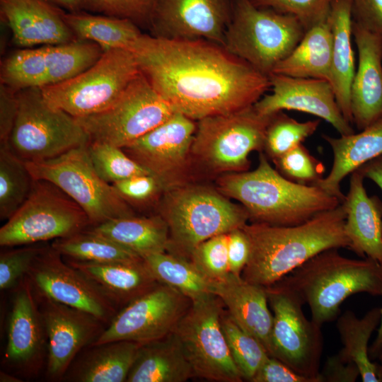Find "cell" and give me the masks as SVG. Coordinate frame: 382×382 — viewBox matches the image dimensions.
Masks as SVG:
<instances>
[{"label": "cell", "mask_w": 382, "mask_h": 382, "mask_svg": "<svg viewBox=\"0 0 382 382\" xmlns=\"http://www.w3.org/2000/svg\"><path fill=\"white\" fill-rule=\"evenodd\" d=\"M103 52L97 44L82 40L22 48L1 62V83L16 92L56 85L91 67Z\"/></svg>", "instance_id": "obj_15"}, {"label": "cell", "mask_w": 382, "mask_h": 382, "mask_svg": "<svg viewBox=\"0 0 382 382\" xmlns=\"http://www.w3.org/2000/svg\"><path fill=\"white\" fill-rule=\"evenodd\" d=\"M175 112L170 103L140 71L109 108L76 118L88 134L90 141L123 148L164 122Z\"/></svg>", "instance_id": "obj_12"}, {"label": "cell", "mask_w": 382, "mask_h": 382, "mask_svg": "<svg viewBox=\"0 0 382 382\" xmlns=\"http://www.w3.org/2000/svg\"><path fill=\"white\" fill-rule=\"evenodd\" d=\"M265 288L273 315L271 357L321 382L322 326L306 317L304 303L294 292L277 284Z\"/></svg>", "instance_id": "obj_14"}, {"label": "cell", "mask_w": 382, "mask_h": 382, "mask_svg": "<svg viewBox=\"0 0 382 382\" xmlns=\"http://www.w3.org/2000/svg\"><path fill=\"white\" fill-rule=\"evenodd\" d=\"M191 300L164 284L133 299L117 313L90 346L127 340L146 344L172 332Z\"/></svg>", "instance_id": "obj_16"}, {"label": "cell", "mask_w": 382, "mask_h": 382, "mask_svg": "<svg viewBox=\"0 0 382 382\" xmlns=\"http://www.w3.org/2000/svg\"><path fill=\"white\" fill-rule=\"evenodd\" d=\"M217 185L221 193L241 202L254 223L295 226L342 203L317 185L288 180L262 152L255 170L226 173Z\"/></svg>", "instance_id": "obj_3"}, {"label": "cell", "mask_w": 382, "mask_h": 382, "mask_svg": "<svg viewBox=\"0 0 382 382\" xmlns=\"http://www.w3.org/2000/svg\"><path fill=\"white\" fill-rule=\"evenodd\" d=\"M382 352V308L381 318L377 329L376 337L373 343L369 347V356L371 360L378 359Z\"/></svg>", "instance_id": "obj_54"}, {"label": "cell", "mask_w": 382, "mask_h": 382, "mask_svg": "<svg viewBox=\"0 0 382 382\" xmlns=\"http://www.w3.org/2000/svg\"><path fill=\"white\" fill-rule=\"evenodd\" d=\"M272 115L259 113L253 105L197 121L192 158L213 173L247 171L250 154L263 151Z\"/></svg>", "instance_id": "obj_7"}, {"label": "cell", "mask_w": 382, "mask_h": 382, "mask_svg": "<svg viewBox=\"0 0 382 382\" xmlns=\"http://www.w3.org/2000/svg\"><path fill=\"white\" fill-rule=\"evenodd\" d=\"M66 262L91 280L117 306H126L158 282L144 258L124 262Z\"/></svg>", "instance_id": "obj_27"}, {"label": "cell", "mask_w": 382, "mask_h": 382, "mask_svg": "<svg viewBox=\"0 0 382 382\" xmlns=\"http://www.w3.org/2000/svg\"><path fill=\"white\" fill-rule=\"evenodd\" d=\"M139 73L130 50L112 49L103 52L93 65L81 74L41 91L51 106L74 117H83L112 105Z\"/></svg>", "instance_id": "obj_9"}, {"label": "cell", "mask_w": 382, "mask_h": 382, "mask_svg": "<svg viewBox=\"0 0 382 382\" xmlns=\"http://www.w3.org/2000/svg\"><path fill=\"white\" fill-rule=\"evenodd\" d=\"M90 231L137 253L142 258L165 252L169 245V230L160 215L121 217L91 226Z\"/></svg>", "instance_id": "obj_33"}, {"label": "cell", "mask_w": 382, "mask_h": 382, "mask_svg": "<svg viewBox=\"0 0 382 382\" xmlns=\"http://www.w3.org/2000/svg\"><path fill=\"white\" fill-rule=\"evenodd\" d=\"M16 91L0 83V146L8 145L18 113Z\"/></svg>", "instance_id": "obj_51"}, {"label": "cell", "mask_w": 382, "mask_h": 382, "mask_svg": "<svg viewBox=\"0 0 382 382\" xmlns=\"http://www.w3.org/2000/svg\"><path fill=\"white\" fill-rule=\"evenodd\" d=\"M33 179L25 161L8 146H0V219L8 220L23 204Z\"/></svg>", "instance_id": "obj_38"}, {"label": "cell", "mask_w": 382, "mask_h": 382, "mask_svg": "<svg viewBox=\"0 0 382 382\" xmlns=\"http://www.w3.org/2000/svg\"><path fill=\"white\" fill-rule=\"evenodd\" d=\"M64 11L47 0H0V13L15 45L22 48L61 45L76 39Z\"/></svg>", "instance_id": "obj_22"}, {"label": "cell", "mask_w": 382, "mask_h": 382, "mask_svg": "<svg viewBox=\"0 0 382 382\" xmlns=\"http://www.w3.org/2000/svg\"><path fill=\"white\" fill-rule=\"evenodd\" d=\"M352 21L382 38V0H351Z\"/></svg>", "instance_id": "obj_48"}, {"label": "cell", "mask_w": 382, "mask_h": 382, "mask_svg": "<svg viewBox=\"0 0 382 382\" xmlns=\"http://www.w3.org/2000/svg\"><path fill=\"white\" fill-rule=\"evenodd\" d=\"M251 382H318L313 378L298 374L275 357L270 356Z\"/></svg>", "instance_id": "obj_49"}, {"label": "cell", "mask_w": 382, "mask_h": 382, "mask_svg": "<svg viewBox=\"0 0 382 382\" xmlns=\"http://www.w3.org/2000/svg\"><path fill=\"white\" fill-rule=\"evenodd\" d=\"M358 65L350 89L352 122L362 130L382 118V38L353 22Z\"/></svg>", "instance_id": "obj_23"}, {"label": "cell", "mask_w": 382, "mask_h": 382, "mask_svg": "<svg viewBox=\"0 0 382 382\" xmlns=\"http://www.w3.org/2000/svg\"><path fill=\"white\" fill-rule=\"evenodd\" d=\"M381 318V308L375 307L361 318L353 311H346L337 318L336 327L342 347L337 353L345 361L354 362L359 369L364 382H378L377 363L369 356V342L378 329Z\"/></svg>", "instance_id": "obj_34"}, {"label": "cell", "mask_w": 382, "mask_h": 382, "mask_svg": "<svg viewBox=\"0 0 382 382\" xmlns=\"http://www.w3.org/2000/svg\"><path fill=\"white\" fill-rule=\"evenodd\" d=\"M345 219L341 203L295 226L245 224L242 228L248 237L250 253L241 277L268 287L324 250L349 248Z\"/></svg>", "instance_id": "obj_2"}, {"label": "cell", "mask_w": 382, "mask_h": 382, "mask_svg": "<svg viewBox=\"0 0 382 382\" xmlns=\"http://www.w3.org/2000/svg\"><path fill=\"white\" fill-rule=\"evenodd\" d=\"M38 296L47 340V376L62 379L77 354L103 332L105 323L86 312Z\"/></svg>", "instance_id": "obj_20"}, {"label": "cell", "mask_w": 382, "mask_h": 382, "mask_svg": "<svg viewBox=\"0 0 382 382\" xmlns=\"http://www.w3.org/2000/svg\"><path fill=\"white\" fill-rule=\"evenodd\" d=\"M38 295L86 312L110 323L117 306L87 277L45 247L26 275Z\"/></svg>", "instance_id": "obj_17"}, {"label": "cell", "mask_w": 382, "mask_h": 382, "mask_svg": "<svg viewBox=\"0 0 382 382\" xmlns=\"http://www.w3.org/2000/svg\"><path fill=\"white\" fill-rule=\"evenodd\" d=\"M159 215L169 230L167 250L190 257L203 241L241 228L250 219L247 210L218 190L186 183L164 192Z\"/></svg>", "instance_id": "obj_5"}, {"label": "cell", "mask_w": 382, "mask_h": 382, "mask_svg": "<svg viewBox=\"0 0 382 382\" xmlns=\"http://www.w3.org/2000/svg\"><path fill=\"white\" fill-rule=\"evenodd\" d=\"M221 325L231 357L243 380L251 381L270 354L262 344L243 330L228 313L222 312Z\"/></svg>", "instance_id": "obj_39"}, {"label": "cell", "mask_w": 382, "mask_h": 382, "mask_svg": "<svg viewBox=\"0 0 382 382\" xmlns=\"http://www.w3.org/2000/svg\"><path fill=\"white\" fill-rule=\"evenodd\" d=\"M56 6L67 12H78L81 11V0H47Z\"/></svg>", "instance_id": "obj_55"}, {"label": "cell", "mask_w": 382, "mask_h": 382, "mask_svg": "<svg viewBox=\"0 0 382 382\" xmlns=\"http://www.w3.org/2000/svg\"><path fill=\"white\" fill-rule=\"evenodd\" d=\"M33 291L27 276L17 285L12 300L5 351L7 361L24 370L37 368L47 337Z\"/></svg>", "instance_id": "obj_24"}, {"label": "cell", "mask_w": 382, "mask_h": 382, "mask_svg": "<svg viewBox=\"0 0 382 382\" xmlns=\"http://www.w3.org/2000/svg\"><path fill=\"white\" fill-rule=\"evenodd\" d=\"M197 123L175 112L122 150L162 185L164 192L185 184Z\"/></svg>", "instance_id": "obj_18"}, {"label": "cell", "mask_w": 382, "mask_h": 382, "mask_svg": "<svg viewBox=\"0 0 382 382\" xmlns=\"http://www.w3.org/2000/svg\"><path fill=\"white\" fill-rule=\"evenodd\" d=\"M378 359H379V364H377L376 376L378 382H382V352Z\"/></svg>", "instance_id": "obj_57"}, {"label": "cell", "mask_w": 382, "mask_h": 382, "mask_svg": "<svg viewBox=\"0 0 382 382\" xmlns=\"http://www.w3.org/2000/svg\"><path fill=\"white\" fill-rule=\"evenodd\" d=\"M91 226L83 209L58 187L33 180L25 201L0 228V245L13 247L55 240Z\"/></svg>", "instance_id": "obj_10"}, {"label": "cell", "mask_w": 382, "mask_h": 382, "mask_svg": "<svg viewBox=\"0 0 382 382\" xmlns=\"http://www.w3.org/2000/svg\"><path fill=\"white\" fill-rule=\"evenodd\" d=\"M294 292L307 304L311 319L322 326L335 319L350 296H382V265L368 257L342 255L338 248L324 250L276 284Z\"/></svg>", "instance_id": "obj_4"}, {"label": "cell", "mask_w": 382, "mask_h": 382, "mask_svg": "<svg viewBox=\"0 0 382 382\" xmlns=\"http://www.w3.org/2000/svg\"><path fill=\"white\" fill-rule=\"evenodd\" d=\"M51 246L68 260L88 262L132 261L142 257L89 230L54 240Z\"/></svg>", "instance_id": "obj_37"}, {"label": "cell", "mask_w": 382, "mask_h": 382, "mask_svg": "<svg viewBox=\"0 0 382 382\" xmlns=\"http://www.w3.org/2000/svg\"><path fill=\"white\" fill-rule=\"evenodd\" d=\"M276 169L293 182L315 185L324 178L325 166L301 144L272 161Z\"/></svg>", "instance_id": "obj_42"}, {"label": "cell", "mask_w": 382, "mask_h": 382, "mask_svg": "<svg viewBox=\"0 0 382 382\" xmlns=\"http://www.w3.org/2000/svg\"><path fill=\"white\" fill-rule=\"evenodd\" d=\"M320 122L319 119L299 122L282 111L276 112L267 126L263 151L274 161L313 134Z\"/></svg>", "instance_id": "obj_40"}, {"label": "cell", "mask_w": 382, "mask_h": 382, "mask_svg": "<svg viewBox=\"0 0 382 382\" xmlns=\"http://www.w3.org/2000/svg\"><path fill=\"white\" fill-rule=\"evenodd\" d=\"M87 150L96 173L110 184L135 175L150 174L120 147L105 142L90 141Z\"/></svg>", "instance_id": "obj_41"}, {"label": "cell", "mask_w": 382, "mask_h": 382, "mask_svg": "<svg viewBox=\"0 0 382 382\" xmlns=\"http://www.w3.org/2000/svg\"><path fill=\"white\" fill-rule=\"evenodd\" d=\"M319 376L321 382H354L360 374L354 362L345 361L336 354L327 358Z\"/></svg>", "instance_id": "obj_52"}, {"label": "cell", "mask_w": 382, "mask_h": 382, "mask_svg": "<svg viewBox=\"0 0 382 382\" xmlns=\"http://www.w3.org/2000/svg\"><path fill=\"white\" fill-rule=\"evenodd\" d=\"M45 248L30 244L1 253L0 289L6 290L16 286L27 275L35 260Z\"/></svg>", "instance_id": "obj_46"}, {"label": "cell", "mask_w": 382, "mask_h": 382, "mask_svg": "<svg viewBox=\"0 0 382 382\" xmlns=\"http://www.w3.org/2000/svg\"><path fill=\"white\" fill-rule=\"evenodd\" d=\"M364 180L357 170L350 174L349 190L342 202L346 212L345 231L349 250L382 265V201L368 195Z\"/></svg>", "instance_id": "obj_26"}, {"label": "cell", "mask_w": 382, "mask_h": 382, "mask_svg": "<svg viewBox=\"0 0 382 382\" xmlns=\"http://www.w3.org/2000/svg\"><path fill=\"white\" fill-rule=\"evenodd\" d=\"M88 144L53 158L25 163L33 180L53 183L75 201L92 226L134 216L112 184L96 173L88 156Z\"/></svg>", "instance_id": "obj_11"}, {"label": "cell", "mask_w": 382, "mask_h": 382, "mask_svg": "<svg viewBox=\"0 0 382 382\" xmlns=\"http://www.w3.org/2000/svg\"><path fill=\"white\" fill-rule=\"evenodd\" d=\"M221 300L214 294L192 301L173 332L195 376L218 382H241L243 378L221 328Z\"/></svg>", "instance_id": "obj_13"}, {"label": "cell", "mask_w": 382, "mask_h": 382, "mask_svg": "<svg viewBox=\"0 0 382 382\" xmlns=\"http://www.w3.org/2000/svg\"><path fill=\"white\" fill-rule=\"evenodd\" d=\"M0 381L1 382H19L22 381L20 378L5 372L1 371Z\"/></svg>", "instance_id": "obj_56"}, {"label": "cell", "mask_w": 382, "mask_h": 382, "mask_svg": "<svg viewBox=\"0 0 382 382\" xmlns=\"http://www.w3.org/2000/svg\"><path fill=\"white\" fill-rule=\"evenodd\" d=\"M157 0H81V11L126 18L149 28Z\"/></svg>", "instance_id": "obj_43"}, {"label": "cell", "mask_w": 382, "mask_h": 382, "mask_svg": "<svg viewBox=\"0 0 382 382\" xmlns=\"http://www.w3.org/2000/svg\"><path fill=\"white\" fill-rule=\"evenodd\" d=\"M332 44L329 14L327 19L306 31L297 45L274 66L271 74L324 79L330 83Z\"/></svg>", "instance_id": "obj_32"}, {"label": "cell", "mask_w": 382, "mask_h": 382, "mask_svg": "<svg viewBox=\"0 0 382 382\" xmlns=\"http://www.w3.org/2000/svg\"><path fill=\"white\" fill-rule=\"evenodd\" d=\"M157 281L177 290L191 301L213 295V281L190 260L161 252L143 257Z\"/></svg>", "instance_id": "obj_36"}, {"label": "cell", "mask_w": 382, "mask_h": 382, "mask_svg": "<svg viewBox=\"0 0 382 382\" xmlns=\"http://www.w3.org/2000/svg\"><path fill=\"white\" fill-rule=\"evenodd\" d=\"M213 292L226 306L231 318L257 339L271 356L273 315L266 288L229 273L223 279L213 281Z\"/></svg>", "instance_id": "obj_25"}, {"label": "cell", "mask_w": 382, "mask_h": 382, "mask_svg": "<svg viewBox=\"0 0 382 382\" xmlns=\"http://www.w3.org/2000/svg\"><path fill=\"white\" fill-rule=\"evenodd\" d=\"M306 31L294 16L255 6L250 0H233L224 47L269 76L291 53Z\"/></svg>", "instance_id": "obj_6"}, {"label": "cell", "mask_w": 382, "mask_h": 382, "mask_svg": "<svg viewBox=\"0 0 382 382\" xmlns=\"http://www.w3.org/2000/svg\"><path fill=\"white\" fill-rule=\"evenodd\" d=\"M269 80L271 93L265 94L254 104L259 113L272 115L284 110L303 112L325 120L340 135L354 133L344 117L328 81L277 74H270Z\"/></svg>", "instance_id": "obj_21"}, {"label": "cell", "mask_w": 382, "mask_h": 382, "mask_svg": "<svg viewBox=\"0 0 382 382\" xmlns=\"http://www.w3.org/2000/svg\"><path fill=\"white\" fill-rule=\"evenodd\" d=\"M255 6L269 8L297 18L306 30L327 19L332 0H250Z\"/></svg>", "instance_id": "obj_45"}, {"label": "cell", "mask_w": 382, "mask_h": 382, "mask_svg": "<svg viewBox=\"0 0 382 382\" xmlns=\"http://www.w3.org/2000/svg\"><path fill=\"white\" fill-rule=\"evenodd\" d=\"M323 139L331 148L333 160L329 174L316 185L341 202L345 198L340 187L343 179L369 161L382 155V118L359 133Z\"/></svg>", "instance_id": "obj_28"}, {"label": "cell", "mask_w": 382, "mask_h": 382, "mask_svg": "<svg viewBox=\"0 0 382 382\" xmlns=\"http://www.w3.org/2000/svg\"><path fill=\"white\" fill-rule=\"evenodd\" d=\"M227 247L230 273L241 277L250 253V241L242 227L228 233Z\"/></svg>", "instance_id": "obj_50"}, {"label": "cell", "mask_w": 382, "mask_h": 382, "mask_svg": "<svg viewBox=\"0 0 382 382\" xmlns=\"http://www.w3.org/2000/svg\"><path fill=\"white\" fill-rule=\"evenodd\" d=\"M233 0H157L149 28L153 36L204 40L224 47Z\"/></svg>", "instance_id": "obj_19"}, {"label": "cell", "mask_w": 382, "mask_h": 382, "mask_svg": "<svg viewBox=\"0 0 382 382\" xmlns=\"http://www.w3.org/2000/svg\"><path fill=\"white\" fill-rule=\"evenodd\" d=\"M227 245L228 233L215 236L199 244L190 260L212 281L223 279L230 273Z\"/></svg>", "instance_id": "obj_44"}, {"label": "cell", "mask_w": 382, "mask_h": 382, "mask_svg": "<svg viewBox=\"0 0 382 382\" xmlns=\"http://www.w3.org/2000/svg\"><path fill=\"white\" fill-rule=\"evenodd\" d=\"M141 344L118 340L90 346L66 374L77 382H123L132 367Z\"/></svg>", "instance_id": "obj_31"}, {"label": "cell", "mask_w": 382, "mask_h": 382, "mask_svg": "<svg viewBox=\"0 0 382 382\" xmlns=\"http://www.w3.org/2000/svg\"><path fill=\"white\" fill-rule=\"evenodd\" d=\"M357 170L364 179L373 181L382 191V155L364 163Z\"/></svg>", "instance_id": "obj_53"}, {"label": "cell", "mask_w": 382, "mask_h": 382, "mask_svg": "<svg viewBox=\"0 0 382 382\" xmlns=\"http://www.w3.org/2000/svg\"><path fill=\"white\" fill-rule=\"evenodd\" d=\"M120 196L127 203H146L164 192L159 180L151 174L139 175L112 183Z\"/></svg>", "instance_id": "obj_47"}, {"label": "cell", "mask_w": 382, "mask_h": 382, "mask_svg": "<svg viewBox=\"0 0 382 382\" xmlns=\"http://www.w3.org/2000/svg\"><path fill=\"white\" fill-rule=\"evenodd\" d=\"M195 376L180 342L173 331L141 345L127 376L128 382H184Z\"/></svg>", "instance_id": "obj_30"}, {"label": "cell", "mask_w": 382, "mask_h": 382, "mask_svg": "<svg viewBox=\"0 0 382 382\" xmlns=\"http://www.w3.org/2000/svg\"><path fill=\"white\" fill-rule=\"evenodd\" d=\"M330 20L332 35L330 83L344 117L352 125L350 89L356 66L351 0H332Z\"/></svg>", "instance_id": "obj_29"}, {"label": "cell", "mask_w": 382, "mask_h": 382, "mask_svg": "<svg viewBox=\"0 0 382 382\" xmlns=\"http://www.w3.org/2000/svg\"><path fill=\"white\" fill-rule=\"evenodd\" d=\"M63 17L78 40L97 44L103 52L127 49L143 33L130 20L81 11L64 12Z\"/></svg>", "instance_id": "obj_35"}, {"label": "cell", "mask_w": 382, "mask_h": 382, "mask_svg": "<svg viewBox=\"0 0 382 382\" xmlns=\"http://www.w3.org/2000/svg\"><path fill=\"white\" fill-rule=\"evenodd\" d=\"M16 94L18 113L8 146L23 161L53 158L90 142L76 118L48 104L41 88H28Z\"/></svg>", "instance_id": "obj_8"}, {"label": "cell", "mask_w": 382, "mask_h": 382, "mask_svg": "<svg viewBox=\"0 0 382 382\" xmlns=\"http://www.w3.org/2000/svg\"><path fill=\"white\" fill-rule=\"evenodd\" d=\"M129 50L173 110L195 121L253 105L270 88L269 76L210 41L142 34Z\"/></svg>", "instance_id": "obj_1"}]
</instances>
